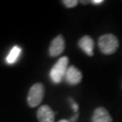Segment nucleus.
<instances>
[{
  "label": "nucleus",
  "mask_w": 122,
  "mask_h": 122,
  "mask_svg": "<svg viewBox=\"0 0 122 122\" xmlns=\"http://www.w3.org/2000/svg\"><path fill=\"white\" fill-rule=\"evenodd\" d=\"M92 122H112V118L105 108L99 107L93 112Z\"/></svg>",
  "instance_id": "0eeeda50"
},
{
  "label": "nucleus",
  "mask_w": 122,
  "mask_h": 122,
  "mask_svg": "<svg viewBox=\"0 0 122 122\" xmlns=\"http://www.w3.org/2000/svg\"><path fill=\"white\" fill-rule=\"evenodd\" d=\"M59 122H70V121H68V120H66V119H61V120H60Z\"/></svg>",
  "instance_id": "2eb2a0df"
},
{
  "label": "nucleus",
  "mask_w": 122,
  "mask_h": 122,
  "mask_svg": "<svg viewBox=\"0 0 122 122\" xmlns=\"http://www.w3.org/2000/svg\"><path fill=\"white\" fill-rule=\"evenodd\" d=\"M79 46L89 56L93 55V49H94V42L91 36L84 35L79 41Z\"/></svg>",
  "instance_id": "6e6552de"
},
{
  "label": "nucleus",
  "mask_w": 122,
  "mask_h": 122,
  "mask_svg": "<svg viewBox=\"0 0 122 122\" xmlns=\"http://www.w3.org/2000/svg\"><path fill=\"white\" fill-rule=\"evenodd\" d=\"M69 101L71 103V108H72V109H73L74 112H75V113H78V109H79L78 104H77V103H75V102H74L71 99H70V100H69Z\"/></svg>",
  "instance_id": "9b49d317"
},
{
  "label": "nucleus",
  "mask_w": 122,
  "mask_h": 122,
  "mask_svg": "<svg viewBox=\"0 0 122 122\" xmlns=\"http://www.w3.org/2000/svg\"><path fill=\"white\" fill-rule=\"evenodd\" d=\"M55 113L48 105L41 106L37 110V118L39 122H54Z\"/></svg>",
  "instance_id": "39448f33"
},
{
  "label": "nucleus",
  "mask_w": 122,
  "mask_h": 122,
  "mask_svg": "<svg viewBox=\"0 0 122 122\" xmlns=\"http://www.w3.org/2000/svg\"><path fill=\"white\" fill-rule=\"evenodd\" d=\"M98 44L102 53L110 55L117 52L118 48V40L114 35L107 34L101 35L99 38Z\"/></svg>",
  "instance_id": "f257e3e1"
},
{
  "label": "nucleus",
  "mask_w": 122,
  "mask_h": 122,
  "mask_svg": "<svg viewBox=\"0 0 122 122\" xmlns=\"http://www.w3.org/2000/svg\"><path fill=\"white\" fill-rule=\"evenodd\" d=\"M69 58L63 56L60 58L57 62L53 65L50 71V78L54 83H60L62 81L63 77H65L67 70H68Z\"/></svg>",
  "instance_id": "f03ea898"
},
{
  "label": "nucleus",
  "mask_w": 122,
  "mask_h": 122,
  "mask_svg": "<svg viewBox=\"0 0 122 122\" xmlns=\"http://www.w3.org/2000/svg\"><path fill=\"white\" fill-rule=\"evenodd\" d=\"M21 48L19 46H14L13 48L11 49V51L9 52L8 55L6 56V59L5 61L7 63L9 64H12V63H15V61H17V59L19 58L20 54H21Z\"/></svg>",
  "instance_id": "1a4fd4ad"
},
{
  "label": "nucleus",
  "mask_w": 122,
  "mask_h": 122,
  "mask_svg": "<svg viewBox=\"0 0 122 122\" xmlns=\"http://www.w3.org/2000/svg\"><path fill=\"white\" fill-rule=\"evenodd\" d=\"M78 117H79V113H75V115H74L73 117L71 118V121H75V120H76V118H78Z\"/></svg>",
  "instance_id": "ddd939ff"
},
{
  "label": "nucleus",
  "mask_w": 122,
  "mask_h": 122,
  "mask_svg": "<svg viewBox=\"0 0 122 122\" xmlns=\"http://www.w3.org/2000/svg\"><path fill=\"white\" fill-rule=\"evenodd\" d=\"M91 3H92L93 5H100L103 3V0H92L91 1Z\"/></svg>",
  "instance_id": "f8f14e48"
},
{
  "label": "nucleus",
  "mask_w": 122,
  "mask_h": 122,
  "mask_svg": "<svg viewBox=\"0 0 122 122\" xmlns=\"http://www.w3.org/2000/svg\"><path fill=\"white\" fill-rule=\"evenodd\" d=\"M78 3L79 1H77V0H63L62 1V4L64 5L66 7H69V8L75 7L78 5Z\"/></svg>",
  "instance_id": "9d476101"
},
{
  "label": "nucleus",
  "mask_w": 122,
  "mask_h": 122,
  "mask_svg": "<svg viewBox=\"0 0 122 122\" xmlns=\"http://www.w3.org/2000/svg\"><path fill=\"white\" fill-rule=\"evenodd\" d=\"M44 88L42 83H35L31 87L27 96V103L31 108L39 106L44 100Z\"/></svg>",
  "instance_id": "7ed1b4c3"
},
{
  "label": "nucleus",
  "mask_w": 122,
  "mask_h": 122,
  "mask_svg": "<svg viewBox=\"0 0 122 122\" xmlns=\"http://www.w3.org/2000/svg\"><path fill=\"white\" fill-rule=\"evenodd\" d=\"M66 81L71 84V85H76L81 81L82 79V74L81 71L77 69L75 66L71 65L68 68L67 72L65 75Z\"/></svg>",
  "instance_id": "423d86ee"
},
{
  "label": "nucleus",
  "mask_w": 122,
  "mask_h": 122,
  "mask_svg": "<svg viewBox=\"0 0 122 122\" xmlns=\"http://www.w3.org/2000/svg\"><path fill=\"white\" fill-rule=\"evenodd\" d=\"M65 49V42L62 35H58L52 41L49 47V54L52 57L61 54Z\"/></svg>",
  "instance_id": "20e7f679"
},
{
  "label": "nucleus",
  "mask_w": 122,
  "mask_h": 122,
  "mask_svg": "<svg viewBox=\"0 0 122 122\" xmlns=\"http://www.w3.org/2000/svg\"><path fill=\"white\" fill-rule=\"evenodd\" d=\"M82 5H87L89 3V1H80Z\"/></svg>",
  "instance_id": "4468645a"
}]
</instances>
